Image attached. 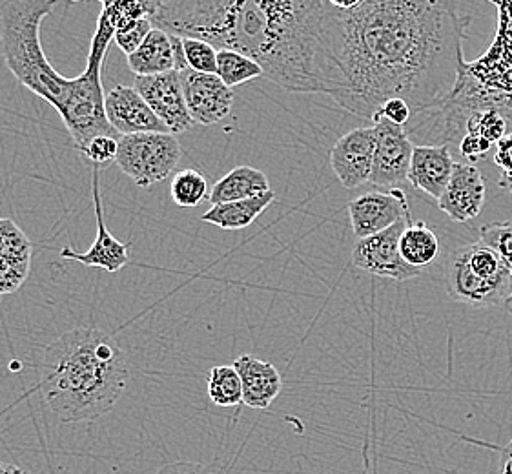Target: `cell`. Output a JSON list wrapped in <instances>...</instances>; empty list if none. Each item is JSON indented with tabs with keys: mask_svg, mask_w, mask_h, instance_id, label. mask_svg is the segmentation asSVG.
<instances>
[{
	"mask_svg": "<svg viewBox=\"0 0 512 474\" xmlns=\"http://www.w3.org/2000/svg\"><path fill=\"white\" fill-rule=\"evenodd\" d=\"M500 474H512V440L500 449Z\"/></svg>",
	"mask_w": 512,
	"mask_h": 474,
	"instance_id": "8d00e7d4",
	"label": "cell"
},
{
	"mask_svg": "<svg viewBox=\"0 0 512 474\" xmlns=\"http://www.w3.org/2000/svg\"><path fill=\"white\" fill-rule=\"evenodd\" d=\"M146 11L157 30L243 53L287 92L330 95L327 0H146Z\"/></svg>",
	"mask_w": 512,
	"mask_h": 474,
	"instance_id": "7a4b0ae2",
	"label": "cell"
},
{
	"mask_svg": "<svg viewBox=\"0 0 512 474\" xmlns=\"http://www.w3.org/2000/svg\"><path fill=\"white\" fill-rule=\"evenodd\" d=\"M101 168L92 166V196L97 221V237L86 252H75L72 247L61 250L62 259H72L84 267L103 268L106 272H119L128 265L130 243H121L106 227L104 221L103 199H101Z\"/></svg>",
	"mask_w": 512,
	"mask_h": 474,
	"instance_id": "5bb4252c",
	"label": "cell"
},
{
	"mask_svg": "<svg viewBox=\"0 0 512 474\" xmlns=\"http://www.w3.org/2000/svg\"><path fill=\"white\" fill-rule=\"evenodd\" d=\"M372 117H383L390 123L398 124V126H407L412 121V110H410L409 104L401 99H390L387 103L379 106L378 112L372 115Z\"/></svg>",
	"mask_w": 512,
	"mask_h": 474,
	"instance_id": "d6a6232c",
	"label": "cell"
},
{
	"mask_svg": "<svg viewBox=\"0 0 512 474\" xmlns=\"http://www.w3.org/2000/svg\"><path fill=\"white\" fill-rule=\"evenodd\" d=\"M376 130L374 126L356 128L341 135L330 150V166L347 190H354L370 183L374 152H376Z\"/></svg>",
	"mask_w": 512,
	"mask_h": 474,
	"instance_id": "4fadbf2b",
	"label": "cell"
},
{
	"mask_svg": "<svg viewBox=\"0 0 512 474\" xmlns=\"http://www.w3.org/2000/svg\"><path fill=\"white\" fill-rule=\"evenodd\" d=\"M443 278L449 298L471 307H503L511 298L509 268L480 239L452 250L443 265Z\"/></svg>",
	"mask_w": 512,
	"mask_h": 474,
	"instance_id": "8992f818",
	"label": "cell"
},
{
	"mask_svg": "<svg viewBox=\"0 0 512 474\" xmlns=\"http://www.w3.org/2000/svg\"><path fill=\"white\" fill-rule=\"evenodd\" d=\"M494 163L502 168L503 172H512V134H507L498 143Z\"/></svg>",
	"mask_w": 512,
	"mask_h": 474,
	"instance_id": "d590c367",
	"label": "cell"
},
{
	"mask_svg": "<svg viewBox=\"0 0 512 474\" xmlns=\"http://www.w3.org/2000/svg\"><path fill=\"white\" fill-rule=\"evenodd\" d=\"M53 8L55 0L0 2V50L13 77L59 112L73 145L82 152L93 137H117L106 119L103 92V64L115 37V26L110 8L103 2L86 70L75 79H66L53 68L42 50V22Z\"/></svg>",
	"mask_w": 512,
	"mask_h": 474,
	"instance_id": "3957f363",
	"label": "cell"
},
{
	"mask_svg": "<svg viewBox=\"0 0 512 474\" xmlns=\"http://www.w3.org/2000/svg\"><path fill=\"white\" fill-rule=\"evenodd\" d=\"M186 64L197 73H216L217 50L210 42L201 39H183Z\"/></svg>",
	"mask_w": 512,
	"mask_h": 474,
	"instance_id": "f1b7e54d",
	"label": "cell"
},
{
	"mask_svg": "<svg viewBox=\"0 0 512 474\" xmlns=\"http://www.w3.org/2000/svg\"><path fill=\"white\" fill-rule=\"evenodd\" d=\"M155 474H214L206 465L195 464V462H175V464L164 465Z\"/></svg>",
	"mask_w": 512,
	"mask_h": 474,
	"instance_id": "e575fe53",
	"label": "cell"
},
{
	"mask_svg": "<svg viewBox=\"0 0 512 474\" xmlns=\"http://www.w3.org/2000/svg\"><path fill=\"white\" fill-rule=\"evenodd\" d=\"M469 17L436 0H358L339 10L327 0L325 42L330 97L359 119L390 99L409 104L412 119L451 99L467 62Z\"/></svg>",
	"mask_w": 512,
	"mask_h": 474,
	"instance_id": "6da1fadb",
	"label": "cell"
},
{
	"mask_svg": "<svg viewBox=\"0 0 512 474\" xmlns=\"http://www.w3.org/2000/svg\"><path fill=\"white\" fill-rule=\"evenodd\" d=\"M454 166L456 161L452 159L449 146H414L407 181L427 196L440 199L451 181Z\"/></svg>",
	"mask_w": 512,
	"mask_h": 474,
	"instance_id": "e0dca14e",
	"label": "cell"
},
{
	"mask_svg": "<svg viewBox=\"0 0 512 474\" xmlns=\"http://www.w3.org/2000/svg\"><path fill=\"white\" fill-rule=\"evenodd\" d=\"M186 108L194 124L221 123L232 112L234 90L228 88L216 73H197L190 68L179 72Z\"/></svg>",
	"mask_w": 512,
	"mask_h": 474,
	"instance_id": "30bf717a",
	"label": "cell"
},
{
	"mask_svg": "<svg viewBox=\"0 0 512 474\" xmlns=\"http://www.w3.org/2000/svg\"><path fill=\"white\" fill-rule=\"evenodd\" d=\"M478 234H480V241L498 252V256L503 259V263L509 268L512 278V221L485 225V227L478 230ZM503 307L512 314V294L511 298L505 301Z\"/></svg>",
	"mask_w": 512,
	"mask_h": 474,
	"instance_id": "484cf974",
	"label": "cell"
},
{
	"mask_svg": "<svg viewBox=\"0 0 512 474\" xmlns=\"http://www.w3.org/2000/svg\"><path fill=\"white\" fill-rule=\"evenodd\" d=\"M181 145L172 134H134L119 137L117 166L141 188L174 176Z\"/></svg>",
	"mask_w": 512,
	"mask_h": 474,
	"instance_id": "52a82bcc",
	"label": "cell"
},
{
	"mask_svg": "<svg viewBox=\"0 0 512 474\" xmlns=\"http://www.w3.org/2000/svg\"><path fill=\"white\" fill-rule=\"evenodd\" d=\"M208 398L217 407L230 409L243 403V385L234 365H216L208 374Z\"/></svg>",
	"mask_w": 512,
	"mask_h": 474,
	"instance_id": "603a6c76",
	"label": "cell"
},
{
	"mask_svg": "<svg viewBox=\"0 0 512 474\" xmlns=\"http://www.w3.org/2000/svg\"><path fill=\"white\" fill-rule=\"evenodd\" d=\"M31 261L0 256V296L13 294L21 289L30 274Z\"/></svg>",
	"mask_w": 512,
	"mask_h": 474,
	"instance_id": "f546056e",
	"label": "cell"
},
{
	"mask_svg": "<svg viewBox=\"0 0 512 474\" xmlns=\"http://www.w3.org/2000/svg\"><path fill=\"white\" fill-rule=\"evenodd\" d=\"M0 256L31 261V241L13 219L0 217Z\"/></svg>",
	"mask_w": 512,
	"mask_h": 474,
	"instance_id": "4316f807",
	"label": "cell"
},
{
	"mask_svg": "<svg viewBox=\"0 0 512 474\" xmlns=\"http://www.w3.org/2000/svg\"><path fill=\"white\" fill-rule=\"evenodd\" d=\"M494 8L498 26L491 46L476 61L463 64L447 103L414 117L418 123L405 128L410 139L416 137L429 146L461 141L469 115L483 110H496L512 134V2H494Z\"/></svg>",
	"mask_w": 512,
	"mask_h": 474,
	"instance_id": "5b68a950",
	"label": "cell"
},
{
	"mask_svg": "<svg viewBox=\"0 0 512 474\" xmlns=\"http://www.w3.org/2000/svg\"><path fill=\"white\" fill-rule=\"evenodd\" d=\"M128 68L137 77H154L175 72L172 35L157 28L150 31L141 48L128 57Z\"/></svg>",
	"mask_w": 512,
	"mask_h": 474,
	"instance_id": "ffe728a7",
	"label": "cell"
},
{
	"mask_svg": "<svg viewBox=\"0 0 512 474\" xmlns=\"http://www.w3.org/2000/svg\"><path fill=\"white\" fill-rule=\"evenodd\" d=\"M491 146V143L487 139L480 137V135L465 134L461 137L460 154L467 161H471V165H474L476 161H480L485 155L489 154Z\"/></svg>",
	"mask_w": 512,
	"mask_h": 474,
	"instance_id": "836d02e7",
	"label": "cell"
},
{
	"mask_svg": "<svg viewBox=\"0 0 512 474\" xmlns=\"http://www.w3.org/2000/svg\"><path fill=\"white\" fill-rule=\"evenodd\" d=\"M507 121L496 110H483L469 115L465 124V134L480 135L491 145H498L507 135Z\"/></svg>",
	"mask_w": 512,
	"mask_h": 474,
	"instance_id": "83f0119b",
	"label": "cell"
},
{
	"mask_svg": "<svg viewBox=\"0 0 512 474\" xmlns=\"http://www.w3.org/2000/svg\"><path fill=\"white\" fill-rule=\"evenodd\" d=\"M152 30H154V26H152V22L148 21V17H146V19H141V21L126 26L123 30L115 31L113 41L119 46L121 52L126 53V57H130L132 53L137 52V50L141 48L144 39L148 37V33Z\"/></svg>",
	"mask_w": 512,
	"mask_h": 474,
	"instance_id": "1f68e13d",
	"label": "cell"
},
{
	"mask_svg": "<svg viewBox=\"0 0 512 474\" xmlns=\"http://www.w3.org/2000/svg\"><path fill=\"white\" fill-rule=\"evenodd\" d=\"M0 474H31L26 471L24 467L17 464H10V462H0Z\"/></svg>",
	"mask_w": 512,
	"mask_h": 474,
	"instance_id": "74e56055",
	"label": "cell"
},
{
	"mask_svg": "<svg viewBox=\"0 0 512 474\" xmlns=\"http://www.w3.org/2000/svg\"><path fill=\"white\" fill-rule=\"evenodd\" d=\"M412 216L376 236L358 239L352 250V265L379 278L409 281L421 276V270L407 265L400 254V239Z\"/></svg>",
	"mask_w": 512,
	"mask_h": 474,
	"instance_id": "ba28073f",
	"label": "cell"
},
{
	"mask_svg": "<svg viewBox=\"0 0 512 474\" xmlns=\"http://www.w3.org/2000/svg\"><path fill=\"white\" fill-rule=\"evenodd\" d=\"M276 199L274 190L263 194V196L252 197L245 201H234V203H225L217 205L205 212L201 219L210 225L223 228V230H243L250 227L257 217L261 216Z\"/></svg>",
	"mask_w": 512,
	"mask_h": 474,
	"instance_id": "44dd1931",
	"label": "cell"
},
{
	"mask_svg": "<svg viewBox=\"0 0 512 474\" xmlns=\"http://www.w3.org/2000/svg\"><path fill=\"white\" fill-rule=\"evenodd\" d=\"M268 192H272V188L268 183V177L261 170L252 166H237L210 188L208 201L212 203V207H217L225 203L263 196Z\"/></svg>",
	"mask_w": 512,
	"mask_h": 474,
	"instance_id": "d6986e66",
	"label": "cell"
},
{
	"mask_svg": "<svg viewBox=\"0 0 512 474\" xmlns=\"http://www.w3.org/2000/svg\"><path fill=\"white\" fill-rule=\"evenodd\" d=\"M208 181L205 174H201L195 168H185L181 172H175L170 185V196L175 207L195 208L199 207L205 199H208Z\"/></svg>",
	"mask_w": 512,
	"mask_h": 474,
	"instance_id": "cb8c5ba5",
	"label": "cell"
},
{
	"mask_svg": "<svg viewBox=\"0 0 512 474\" xmlns=\"http://www.w3.org/2000/svg\"><path fill=\"white\" fill-rule=\"evenodd\" d=\"M487 197L482 172L471 163H456L451 181L438 199V207L456 223H467L480 216Z\"/></svg>",
	"mask_w": 512,
	"mask_h": 474,
	"instance_id": "2e32d148",
	"label": "cell"
},
{
	"mask_svg": "<svg viewBox=\"0 0 512 474\" xmlns=\"http://www.w3.org/2000/svg\"><path fill=\"white\" fill-rule=\"evenodd\" d=\"M135 90L152 108L172 135L185 134L194 121L186 108L185 93L179 73L168 72L154 77H135Z\"/></svg>",
	"mask_w": 512,
	"mask_h": 474,
	"instance_id": "8fae6325",
	"label": "cell"
},
{
	"mask_svg": "<svg viewBox=\"0 0 512 474\" xmlns=\"http://www.w3.org/2000/svg\"><path fill=\"white\" fill-rule=\"evenodd\" d=\"M130 369L123 349L99 329L77 327L42 356V400L61 422H95L123 398Z\"/></svg>",
	"mask_w": 512,
	"mask_h": 474,
	"instance_id": "277c9868",
	"label": "cell"
},
{
	"mask_svg": "<svg viewBox=\"0 0 512 474\" xmlns=\"http://www.w3.org/2000/svg\"><path fill=\"white\" fill-rule=\"evenodd\" d=\"M400 254L412 268L431 267L440 256V239L423 221H410L400 239Z\"/></svg>",
	"mask_w": 512,
	"mask_h": 474,
	"instance_id": "7402d4cb",
	"label": "cell"
},
{
	"mask_svg": "<svg viewBox=\"0 0 512 474\" xmlns=\"http://www.w3.org/2000/svg\"><path fill=\"white\" fill-rule=\"evenodd\" d=\"M106 119L113 130L121 135L170 134L161 119L152 112L139 92L132 86L117 84L106 93L104 101Z\"/></svg>",
	"mask_w": 512,
	"mask_h": 474,
	"instance_id": "9a60e30c",
	"label": "cell"
},
{
	"mask_svg": "<svg viewBox=\"0 0 512 474\" xmlns=\"http://www.w3.org/2000/svg\"><path fill=\"white\" fill-rule=\"evenodd\" d=\"M117 152H119V139L117 137L99 135V137H93L92 141L84 146L81 154L86 159V163L101 168V166L115 163Z\"/></svg>",
	"mask_w": 512,
	"mask_h": 474,
	"instance_id": "4dcf8cb0",
	"label": "cell"
},
{
	"mask_svg": "<svg viewBox=\"0 0 512 474\" xmlns=\"http://www.w3.org/2000/svg\"><path fill=\"white\" fill-rule=\"evenodd\" d=\"M376 130V152L370 183L385 188H400L409 179L414 143L403 126L390 123L383 117H372Z\"/></svg>",
	"mask_w": 512,
	"mask_h": 474,
	"instance_id": "9c48e42d",
	"label": "cell"
},
{
	"mask_svg": "<svg viewBox=\"0 0 512 474\" xmlns=\"http://www.w3.org/2000/svg\"><path fill=\"white\" fill-rule=\"evenodd\" d=\"M349 216L354 236L365 239L394 227L412 214L405 192L401 188H392L389 192H369L352 199Z\"/></svg>",
	"mask_w": 512,
	"mask_h": 474,
	"instance_id": "7c38bea8",
	"label": "cell"
},
{
	"mask_svg": "<svg viewBox=\"0 0 512 474\" xmlns=\"http://www.w3.org/2000/svg\"><path fill=\"white\" fill-rule=\"evenodd\" d=\"M241 385H243V403L250 409H268L276 400L283 387V378L270 361H263L243 354L234 361Z\"/></svg>",
	"mask_w": 512,
	"mask_h": 474,
	"instance_id": "ac0fdd59",
	"label": "cell"
},
{
	"mask_svg": "<svg viewBox=\"0 0 512 474\" xmlns=\"http://www.w3.org/2000/svg\"><path fill=\"white\" fill-rule=\"evenodd\" d=\"M217 77L228 88H236L239 84L263 77V68L243 53L217 50Z\"/></svg>",
	"mask_w": 512,
	"mask_h": 474,
	"instance_id": "d4e9b609",
	"label": "cell"
}]
</instances>
